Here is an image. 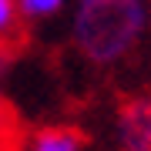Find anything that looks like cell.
I'll return each mask as SVG.
<instances>
[{
    "mask_svg": "<svg viewBox=\"0 0 151 151\" xmlns=\"http://www.w3.org/2000/svg\"><path fill=\"white\" fill-rule=\"evenodd\" d=\"M64 7V0H17V10L24 17H50Z\"/></svg>",
    "mask_w": 151,
    "mask_h": 151,
    "instance_id": "obj_4",
    "label": "cell"
},
{
    "mask_svg": "<svg viewBox=\"0 0 151 151\" xmlns=\"http://www.w3.org/2000/svg\"><path fill=\"white\" fill-rule=\"evenodd\" d=\"M74 44L94 64H114L141 40L148 27L145 0H77Z\"/></svg>",
    "mask_w": 151,
    "mask_h": 151,
    "instance_id": "obj_1",
    "label": "cell"
},
{
    "mask_svg": "<svg viewBox=\"0 0 151 151\" xmlns=\"http://www.w3.org/2000/svg\"><path fill=\"white\" fill-rule=\"evenodd\" d=\"M118 141L131 151H151V97L124 104L118 114Z\"/></svg>",
    "mask_w": 151,
    "mask_h": 151,
    "instance_id": "obj_2",
    "label": "cell"
},
{
    "mask_svg": "<svg viewBox=\"0 0 151 151\" xmlns=\"http://www.w3.org/2000/svg\"><path fill=\"white\" fill-rule=\"evenodd\" d=\"M34 148L37 151H77L84 148V138L74 128H44L34 134Z\"/></svg>",
    "mask_w": 151,
    "mask_h": 151,
    "instance_id": "obj_3",
    "label": "cell"
},
{
    "mask_svg": "<svg viewBox=\"0 0 151 151\" xmlns=\"http://www.w3.org/2000/svg\"><path fill=\"white\" fill-rule=\"evenodd\" d=\"M17 17H20L17 0H0V37H7V34L17 27Z\"/></svg>",
    "mask_w": 151,
    "mask_h": 151,
    "instance_id": "obj_5",
    "label": "cell"
},
{
    "mask_svg": "<svg viewBox=\"0 0 151 151\" xmlns=\"http://www.w3.org/2000/svg\"><path fill=\"white\" fill-rule=\"evenodd\" d=\"M0 70H4V54H0Z\"/></svg>",
    "mask_w": 151,
    "mask_h": 151,
    "instance_id": "obj_6",
    "label": "cell"
}]
</instances>
